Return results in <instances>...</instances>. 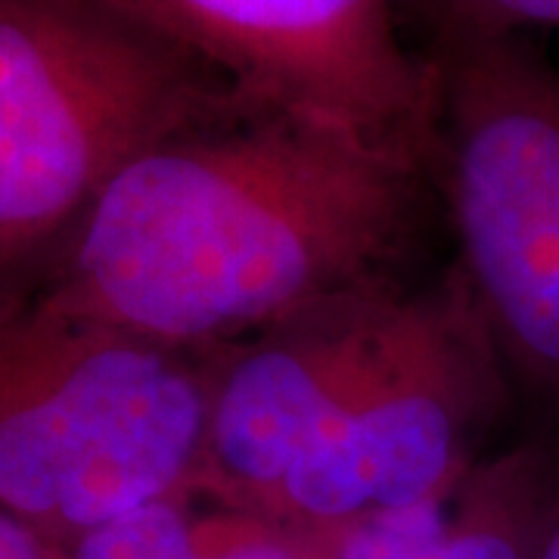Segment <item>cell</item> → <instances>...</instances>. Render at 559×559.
Segmentation results:
<instances>
[{
    "mask_svg": "<svg viewBox=\"0 0 559 559\" xmlns=\"http://www.w3.org/2000/svg\"><path fill=\"white\" fill-rule=\"evenodd\" d=\"M0 559H66V547L0 507Z\"/></svg>",
    "mask_w": 559,
    "mask_h": 559,
    "instance_id": "cell-10",
    "label": "cell"
},
{
    "mask_svg": "<svg viewBox=\"0 0 559 559\" xmlns=\"http://www.w3.org/2000/svg\"><path fill=\"white\" fill-rule=\"evenodd\" d=\"M255 106L94 0H0V289L38 277L140 153Z\"/></svg>",
    "mask_w": 559,
    "mask_h": 559,
    "instance_id": "cell-3",
    "label": "cell"
},
{
    "mask_svg": "<svg viewBox=\"0 0 559 559\" xmlns=\"http://www.w3.org/2000/svg\"><path fill=\"white\" fill-rule=\"evenodd\" d=\"M429 32L525 35L528 28H559V0H411Z\"/></svg>",
    "mask_w": 559,
    "mask_h": 559,
    "instance_id": "cell-9",
    "label": "cell"
},
{
    "mask_svg": "<svg viewBox=\"0 0 559 559\" xmlns=\"http://www.w3.org/2000/svg\"><path fill=\"white\" fill-rule=\"evenodd\" d=\"M559 488V432L528 429L407 507L311 535L314 559H535Z\"/></svg>",
    "mask_w": 559,
    "mask_h": 559,
    "instance_id": "cell-7",
    "label": "cell"
},
{
    "mask_svg": "<svg viewBox=\"0 0 559 559\" xmlns=\"http://www.w3.org/2000/svg\"><path fill=\"white\" fill-rule=\"evenodd\" d=\"M535 559H559V488L554 495V503H550V513L544 520V528H540Z\"/></svg>",
    "mask_w": 559,
    "mask_h": 559,
    "instance_id": "cell-11",
    "label": "cell"
},
{
    "mask_svg": "<svg viewBox=\"0 0 559 559\" xmlns=\"http://www.w3.org/2000/svg\"><path fill=\"white\" fill-rule=\"evenodd\" d=\"M215 352L0 289V507L69 547L197 488Z\"/></svg>",
    "mask_w": 559,
    "mask_h": 559,
    "instance_id": "cell-2",
    "label": "cell"
},
{
    "mask_svg": "<svg viewBox=\"0 0 559 559\" xmlns=\"http://www.w3.org/2000/svg\"><path fill=\"white\" fill-rule=\"evenodd\" d=\"M66 559H314V540L193 488L81 535Z\"/></svg>",
    "mask_w": 559,
    "mask_h": 559,
    "instance_id": "cell-8",
    "label": "cell"
},
{
    "mask_svg": "<svg viewBox=\"0 0 559 559\" xmlns=\"http://www.w3.org/2000/svg\"><path fill=\"white\" fill-rule=\"evenodd\" d=\"M436 209L414 156L255 106L128 162L28 286L143 340L218 352L417 277Z\"/></svg>",
    "mask_w": 559,
    "mask_h": 559,
    "instance_id": "cell-1",
    "label": "cell"
},
{
    "mask_svg": "<svg viewBox=\"0 0 559 559\" xmlns=\"http://www.w3.org/2000/svg\"><path fill=\"white\" fill-rule=\"evenodd\" d=\"M516 407L454 264L419 277L399 323L280 481L264 516L305 535L407 507L495 451Z\"/></svg>",
    "mask_w": 559,
    "mask_h": 559,
    "instance_id": "cell-5",
    "label": "cell"
},
{
    "mask_svg": "<svg viewBox=\"0 0 559 559\" xmlns=\"http://www.w3.org/2000/svg\"><path fill=\"white\" fill-rule=\"evenodd\" d=\"M187 50L242 97L432 168L439 84L404 38L411 0H94Z\"/></svg>",
    "mask_w": 559,
    "mask_h": 559,
    "instance_id": "cell-6",
    "label": "cell"
},
{
    "mask_svg": "<svg viewBox=\"0 0 559 559\" xmlns=\"http://www.w3.org/2000/svg\"><path fill=\"white\" fill-rule=\"evenodd\" d=\"M432 180L516 407L559 432V66L525 35L429 32Z\"/></svg>",
    "mask_w": 559,
    "mask_h": 559,
    "instance_id": "cell-4",
    "label": "cell"
}]
</instances>
